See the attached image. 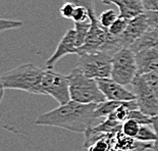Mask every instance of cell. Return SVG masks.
<instances>
[{
    "instance_id": "ac0fdd59",
    "label": "cell",
    "mask_w": 158,
    "mask_h": 151,
    "mask_svg": "<svg viewBox=\"0 0 158 151\" xmlns=\"http://www.w3.org/2000/svg\"><path fill=\"white\" fill-rule=\"evenodd\" d=\"M118 16L119 15H117L113 9H107L99 15L98 19L102 27H104L105 29H109L114 23V22L118 19Z\"/></svg>"
},
{
    "instance_id": "7402d4cb",
    "label": "cell",
    "mask_w": 158,
    "mask_h": 151,
    "mask_svg": "<svg viewBox=\"0 0 158 151\" xmlns=\"http://www.w3.org/2000/svg\"><path fill=\"white\" fill-rule=\"evenodd\" d=\"M129 120H134L137 123H139L141 126H149L152 125V117L149 115H145L144 112L141 111L140 109H135L132 110L130 112Z\"/></svg>"
},
{
    "instance_id": "9a60e30c",
    "label": "cell",
    "mask_w": 158,
    "mask_h": 151,
    "mask_svg": "<svg viewBox=\"0 0 158 151\" xmlns=\"http://www.w3.org/2000/svg\"><path fill=\"white\" fill-rule=\"evenodd\" d=\"M123 102L120 101H113V100H106V101L99 103L97 104V107L95 109V115L96 119L99 117H107L111 115L112 112L115 111V109L118 107Z\"/></svg>"
},
{
    "instance_id": "44dd1931",
    "label": "cell",
    "mask_w": 158,
    "mask_h": 151,
    "mask_svg": "<svg viewBox=\"0 0 158 151\" xmlns=\"http://www.w3.org/2000/svg\"><path fill=\"white\" fill-rule=\"evenodd\" d=\"M136 139L139 141H142V142L154 143V141L156 140L155 131L150 129L149 126H141L139 134L137 135Z\"/></svg>"
},
{
    "instance_id": "5b68a950",
    "label": "cell",
    "mask_w": 158,
    "mask_h": 151,
    "mask_svg": "<svg viewBox=\"0 0 158 151\" xmlns=\"http://www.w3.org/2000/svg\"><path fill=\"white\" fill-rule=\"evenodd\" d=\"M77 68L91 79L111 78L112 56L101 51L80 55Z\"/></svg>"
},
{
    "instance_id": "4fadbf2b",
    "label": "cell",
    "mask_w": 158,
    "mask_h": 151,
    "mask_svg": "<svg viewBox=\"0 0 158 151\" xmlns=\"http://www.w3.org/2000/svg\"><path fill=\"white\" fill-rule=\"evenodd\" d=\"M104 4H114L119 9V16L132 19L139 16L146 10L142 0H102Z\"/></svg>"
},
{
    "instance_id": "cb8c5ba5",
    "label": "cell",
    "mask_w": 158,
    "mask_h": 151,
    "mask_svg": "<svg viewBox=\"0 0 158 151\" xmlns=\"http://www.w3.org/2000/svg\"><path fill=\"white\" fill-rule=\"evenodd\" d=\"M90 19V12L86 7L77 6L75 13L73 16V21L75 23H84Z\"/></svg>"
},
{
    "instance_id": "83f0119b",
    "label": "cell",
    "mask_w": 158,
    "mask_h": 151,
    "mask_svg": "<svg viewBox=\"0 0 158 151\" xmlns=\"http://www.w3.org/2000/svg\"><path fill=\"white\" fill-rule=\"evenodd\" d=\"M145 15L147 16V21L150 28L158 29V10L146 11Z\"/></svg>"
},
{
    "instance_id": "30bf717a",
    "label": "cell",
    "mask_w": 158,
    "mask_h": 151,
    "mask_svg": "<svg viewBox=\"0 0 158 151\" xmlns=\"http://www.w3.org/2000/svg\"><path fill=\"white\" fill-rule=\"evenodd\" d=\"M98 87L105 96L106 100H113V101H132L136 100V96L133 92L129 91L122 84L115 82L111 78L106 79H97Z\"/></svg>"
},
{
    "instance_id": "ffe728a7",
    "label": "cell",
    "mask_w": 158,
    "mask_h": 151,
    "mask_svg": "<svg viewBox=\"0 0 158 151\" xmlns=\"http://www.w3.org/2000/svg\"><path fill=\"white\" fill-rule=\"evenodd\" d=\"M140 128H141V125L139 123H137L136 120H127L123 124L122 131H123V133L126 134L127 136L132 137V138L136 139L137 135L139 134Z\"/></svg>"
},
{
    "instance_id": "7c38bea8",
    "label": "cell",
    "mask_w": 158,
    "mask_h": 151,
    "mask_svg": "<svg viewBox=\"0 0 158 151\" xmlns=\"http://www.w3.org/2000/svg\"><path fill=\"white\" fill-rule=\"evenodd\" d=\"M138 68V76L158 70V50L152 48H144L135 52Z\"/></svg>"
},
{
    "instance_id": "277c9868",
    "label": "cell",
    "mask_w": 158,
    "mask_h": 151,
    "mask_svg": "<svg viewBox=\"0 0 158 151\" xmlns=\"http://www.w3.org/2000/svg\"><path fill=\"white\" fill-rule=\"evenodd\" d=\"M138 76L136 54L131 48H123L112 56L111 79L122 85H130Z\"/></svg>"
},
{
    "instance_id": "8fae6325",
    "label": "cell",
    "mask_w": 158,
    "mask_h": 151,
    "mask_svg": "<svg viewBox=\"0 0 158 151\" xmlns=\"http://www.w3.org/2000/svg\"><path fill=\"white\" fill-rule=\"evenodd\" d=\"M68 54H78V46H77L76 30L70 29L65 33L62 39L57 45L54 53L47 59L46 69H53L58 60Z\"/></svg>"
},
{
    "instance_id": "5bb4252c",
    "label": "cell",
    "mask_w": 158,
    "mask_h": 151,
    "mask_svg": "<svg viewBox=\"0 0 158 151\" xmlns=\"http://www.w3.org/2000/svg\"><path fill=\"white\" fill-rule=\"evenodd\" d=\"M134 52L144 48H152L158 50V29L149 28L141 38L130 47Z\"/></svg>"
},
{
    "instance_id": "9c48e42d",
    "label": "cell",
    "mask_w": 158,
    "mask_h": 151,
    "mask_svg": "<svg viewBox=\"0 0 158 151\" xmlns=\"http://www.w3.org/2000/svg\"><path fill=\"white\" fill-rule=\"evenodd\" d=\"M149 28L150 27L145 13L130 19L126 31L123 33L122 36L118 37L120 47L123 49L130 48L134 43L138 41L141 37L145 34Z\"/></svg>"
},
{
    "instance_id": "2e32d148",
    "label": "cell",
    "mask_w": 158,
    "mask_h": 151,
    "mask_svg": "<svg viewBox=\"0 0 158 151\" xmlns=\"http://www.w3.org/2000/svg\"><path fill=\"white\" fill-rule=\"evenodd\" d=\"M115 135L116 133L107 134L103 138L99 139L94 144H92L88 148V151H111Z\"/></svg>"
},
{
    "instance_id": "ba28073f",
    "label": "cell",
    "mask_w": 158,
    "mask_h": 151,
    "mask_svg": "<svg viewBox=\"0 0 158 151\" xmlns=\"http://www.w3.org/2000/svg\"><path fill=\"white\" fill-rule=\"evenodd\" d=\"M139 109L150 117L158 116V97L152 92L142 76H137L132 83Z\"/></svg>"
},
{
    "instance_id": "4316f807",
    "label": "cell",
    "mask_w": 158,
    "mask_h": 151,
    "mask_svg": "<svg viewBox=\"0 0 158 151\" xmlns=\"http://www.w3.org/2000/svg\"><path fill=\"white\" fill-rule=\"evenodd\" d=\"M76 7H77V6L72 4V3H64V4L61 6V8L59 9L60 15H61L63 19H73V13H75Z\"/></svg>"
},
{
    "instance_id": "6da1fadb",
    "label": "cell",
    "mask_w": 158,
    "mask_h": 151,
    "mask_svg": "<svg viewBox=\"0 0 158 151\" xmlns=\"http://www.w3.org/2000/svg\"><path fill=\"white\" fill-rule=\"evenodd\" d=\"M97 104H83L70 100L50 111L39 115L35 120L37 126H49L65 129L78 134H85L93 127Z\"/></svg>"
},
{
    "instance_id": "e0dca14e",
    "label": "cell",
    "mask_w": 158,
    "mask_h": 151,
    "mask_svg": "<svg viewBox=\"0 0 158 151\" xmlns=\"http://www.w3.org/2000/svg\"><path fill=\"white\" fill-rule=\"evenodd\" d=\"M91 28V19L84 23H75V30H76V38H77V46L78 48L84 45L87 35Z\"/></svg>"
},
{
    "instance_id": "484cf974",
    "label": "cell",
    "mask_w": 158,
    "mask_h": 151,
    "mask_svg": "<svg viewBox=\"0 0 158 151\" xmlns=\"http://www.w3.org/2000/svg\"><path fill=\"white\" fill-rule=\"evenodd\" d=\"M64 3H72L75 6H83L86 7L91 13H95L94 11V0H63Z\"/></svg>"
},
{
    "instance_id": "d4e9b609",
    "label": "cell",
    "mask_w": 158,
    "mask_h": 151,
    "mask_svg": "<svg viewBox=\"0 0 158 151\" xmlns=\"http://www.w3.org/2000/svg\"><path fill=\"white\" fill-rule=\"evenodd\" d=\"M22 26H23V22L19 21H12V19H0V31L1 32H4L6 30L21 28Z\"/></svg>"
},
{
    "instance_id": "603a6c76",
    "label": "cell",
    "mask_w": 158,
    "mask_h": 151,
    "mask_svg": "<svg viewBox=\"0 0 158 151\" xmlns=\"http://www.w3.org/2000/svg\"><path fill=\"white\" fill-rule=\"evenodd\" d=\"M149 88L152 90V92L158 97V70L157 72H153L147 75L142 76Z\"/></svg>"
},
{
    "instance_id": "7a4b0ae2",
    "label": "cell",
    "mask_w": 158,
    "mask_h": 151,
    "mask_svg": "<svg viewBox=\"0 0 158 151\" xmlns=\"http://www.w3.org/2000/svg\"><path fill=\"white\" fill-rule=\"evenodd\" d=\"M44 72L45 69H41L33 63H23L3 73L0 79L1 88L42 95L41 82Z\"/></svg>"
},
{
    "instance_id": "f546056e",
    "label": "cell",
    "mask_w": 158,
    "mask_h": 151,
    "mask_svg": "<svg viewBox=\"0 0 158 151\" xmlns=\"http://www.w3.org/2000/svg\"><path fill=\"white\" fill-rule=\"evenodd\" d=\"M152 126L153 130L155 131L156 134V140L153 143V151H158V116L152 117Z\"/></svg>"
},
{
    "instance_id": "52a82bcc",
    "label": "cell",
    "mask_w": 158,
    "mask_h": 151,
    "mask_svg": "<svg viewBox=\"0 0 158 151\" xmlns=\"http://www.w3.org/2000/svg\"><path fill=\"white\" fill-rule=\"evenodd\" d=\"M90 19V31L87 35L84 45L78 48L79 56L83 54H88V53H96L102 51L109 39L110 34L108 32V29H105L101 26L95 13H91Z\"/></svg>"
},
{
    "instance_id": "f1b7e54d",
    "label": "cell",
    "mask_w": 158,
    "mask_h": 151,
    "mask_svg": "<svg viewBox=\"0 0 158 151\" xmlns=\"http://www.w3.org/2000/svg\"><path fill=\"white\" fill-rule=\"evenodd\" d=\"M146 11L158 10V0H142Z\"/></svg>"
},
{
    "instance_id": "3957f363",
    "label": "cell",
    "mask_w": 158,
    "mask_h": 151,
    "mask_svg": "<svg viewBox=\"0 0 158 151\" xmlns=\"http://www.w3.org/2000/svg\"><path fill=\"white\" fill-rule=\"evenodd\" d=\"M68 79L70 100L83 104H99L106 101L96 80L87 77L77 66L68 75Z\"/></svg>"
},
{
    "instance_id": "d6986e66",
    "label": "cell",
    "mask_w": 158,
    "mask_h": 151,
    "mask_svg": "<svg viewBox=\"0 0 158 151\" xmlns=\"http://www.w3.org/2000/svg\"><path fill=\"white\" fill-rule=\"evenodd\" d=\"M130 19H127L123 16H118V19L114 22L113 25L108 29V32L110 35H112L114 37H119L123 35V33L126 31L127 23H129Z\"/></svg>"
},
{
    "instance_id": "8992f818",
    "label": "cell",
    "mask_w": 158,
    "mask_h": 151,
    "mask_svg": "<svg viewBox=\"0 0 158 151\" xmlns=\"http://www.w3.org/2000/svg\"><path fill=\"white\" fill-rule=\"evenodd\" d=\"M41 90L42 95H50L59 105H64L70 101L68 76L56 73L53 69H45L41 82Z\"/></svg>"
}]
</instances>
